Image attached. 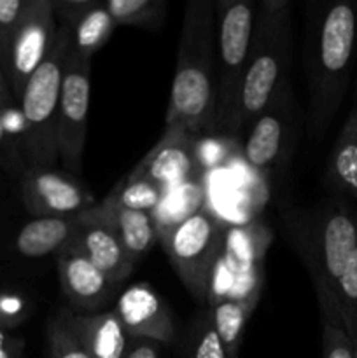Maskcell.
I'll use <instances>...</instances> for the list:
<instances>
[{
  "label": "cell",
  "instance_id": "cell-5",
  "mask_svg": "<svg viewBox=\"0 0 357 358\" xmlns=\"http://www.w3.org/2000/svg\"><path fill=\"white\" fill-rule=\"evenodd\" d=\"M70 51V31L58 24L44 62L31 73L18 101L24 122L21 150L28 168H52L59 159L58 107Z\"/></svg>",
  "mask_w": 357,
  "mask_h": 358
},
{
  "label": "cell",
  "instance_id": "cell-9",
  "mask_svg": "<svg viewBox=\"0 0 357 358\" xmlns=\"http://www.w3.org/2000/svg\"><path fill=\"white\" fill-rule=\"evenodd\" d=\"M91 94V59L70 51L58 107V156L70 173L83 170Z\"/></svg>",
  "mask_w": 357,
  "mask_h": 358
},
{
  "label": "cell",
  "instance_id": "cell-39",
  "mask_svg": "<svg viewBox=\"0 0 357 358\" xmlns=\"http://www.w3.org/2000/svg\"><path fill=\"white\" fill-rule=\"evenodd\" d=\"M0 56H2V51H0Z\"/></svg>",
  "mask_w": 357,
  "mask_h": 358
},
{
  "label": "cell",
  "instance_id": "cell-2",
  "mask_svg": "<svg viewBox=\"0 0 357 358\" xmlns=\"http://www.w3.org/2000/svg\"><path fill=\"white\" fill-rule=\"evenodd\" d=\"M284 226L312 280L321 322L342 325L336 287L357 245V206L345 198L329 196L312 208H289Z\"/></svg>",
  "mask_w": 357,
  "mask_h": 358
},
{
  "label": "cell",
  "instance_id": "cell-15",
  "mask_svg": "<svg viewBox=\"0 0 357 358\" xmlns=\"http://www.w3.org/2000/svg\"><path fill=\"white\" fill-rule=\"evenodd\" d=\"M65 250H74L86 257L114 287L128 280L135 269V262L128 257L118 236L107 226L84 215L79 217V226Z\"/></svg>",
  "mask_w": 357,
  "mask_h": 358
},
{
  "label": "cell",
  "instance_id": "cell-8",
  "mask_svg": "<svg viewBox=\"0 0 357 358\" xmlns=\"http://www.w3.org/2000/svg\"><path fill=\"white\" fill-rule=\"evenodd\" d=\"M298 112L290 80H287L265 110L251 122L244 145L248 166L259 173L286 170L296 147Z\"/></svg>",
  "mask_w": 357,
  "mask_h": 358
},
{
  "label": "cell",
  "instance_id": "cell-3",
  "mask_svg": "<svg viewBox=\"0 0 357 358\" xmlns=\"http://www.w3.org/2000/svg\"><path fill=\"white\" fill-rule=\"evenodd\" d=\"M217 49L212 0H189L184 9L177 66L164 129L200 135L216 129Z\"/></svg>",
  "mask_w": 357,
  "mask_h": 358
},
{
  "label": "cell",
  "instance_id": "cell-29",
  "mask_svg": "<svg viewBox=\"0 0 357 358\" xmlns=\"http://www.w3.org/2000/svg\"><path fill=\"white\" fill-rule=\"evenodd\" d=\"M27 170L28 164L23 152H21L20 143L9 135L6 124H4L2 114H0V171L7 178L20 182V178L23 177Z\"/></svg>",
  "mask_w": 357,
  "mask_h": 358
},
{
  "label": "cell",
  "instance_id": "cell-16",
  "mask_svg": "<svg viewBox=\"0 0 357 358\" xmlns=\"http://www.w3.org/2000/svg\"><path fill=\"white\" fill-rule=\"evenodd\" d=\"M66 327L91 358H125L132 338L114 310L94 315H77L69 308L59 310Z\"/></svg>",
  "mask_w": 357,
  "mask_h": 358
},
{
  "label": "cell",
  "instance_id": "cell-35",
  "mask_svg": "<svg viewBox=\"0 0 357 358\" xmlns=\"http://www.w3.org/2000/svg\"><path fill=\"white\" fill-rule=\"evenodd\" d=\"M14 105H18V101L16 98H14L13 91H10L2 65H0V112L6 110V108L14 107Z\"/></svg>",
  "mask_w": 357,
  "mask_h": 358
},
{
  "label": "cell",
  "instance_id": "cell-23",
  "mask_svg": "<svg viewBox=\"0 0 357 358\" xmlns=\"http://www.w3.org/2000/svg\"><path fill=\"white\" fill-rule=\"evenodd\" d=\"M115 24L158 30L167 17V0H104Z\"/></svg>",
  "mask_w": 357,
  "mask_h": 358
},
{
  "label": "cell",
  "instance_id": "cell-34",
  "mask_svg": "<svg viewBox=\"0 0 357 358\" xmlns=\"http://www.w3.org/2000/svg\"><path fill=\"white\" fill-rule=\"evenodd\" d=\"M0 358H24L23 341L10 336L6 329H0Z\"/></svg>",
  "mask_w": 357,
  "mask_h": 358
},
{
  "label": "cell",
  "instance_id": "cell-32",
  "mask_svg": "<svg viewBox=\"0 0 357 358\" xmlns=\"http://www.w3.org/2000/svg\"><path fill=\"white\" fill-rule=\"evenodd\" d=\"M28 303L21 294L0 292V329L18 327L28 315Z\"/></svg>",
  "mask_w": 357,
  "mask_h": 358
},
{
  "label": "cell",
  "instance_id": "cell-28",
  "mask_svg": "<svg viewBox=\"0 0 357 358\" xmlns=\"http://www.w3.org/2000/svg\"><path fill=\"white\" fill-rule=\"evenodd\" d=\"M46 334H48L49 358H91L74 338L59 311L49 318Z\"/></svg>",
  "mask_w": 357,
  "mask_h": 358
},
{
  "label": "cell",
  "instance_id": "cell-21",
  "mask_svg": "<svg viewBox=\"0 0 357 358\" xmlns=\"http://www.w3.org/2000/svg\"><path fill=\"white\" fill-rule=\"evenodd\" d=\"M262 292L252 294L247 297H224L209 306L210 320L214 329L219 336L220 343L224 345L227 358H238L241 341H244L245 329L248 320L261 299Z\"/></svg>",
  "mask_w": 357,
  "mask_h": 358
},
{
  "label": "cell",
  "instance_id": "cell-11",
  "mask_svg": "<svg viewBox=\"0 0 357 358\" xmlns=\"http://www.w3.org/2000/svg\"><path fill=\"white\" fill-rule=\"evenodd\" d=\"M18 184L21 203L34 217H79L97 205L83 182L52 168H28Z\"/></svg>",
  "mask_w": 357,
  "mask_h": 358
},
{
  "label": "cell",
  "instance_id": "cell-18",
  "mask_svg": "<svg viewBox=\"0 0 357 358\" xmlns=\"http://www.w3.org/2000/svg\"><path fill=\"white\" fill-rule=\"evenodd\" d=\"M322 184L331 192L357 206V108L352 105L326 163Z\"/></svg>",
  "mask_w": 357,
  "mask_h": 358
},
{
  "label": "cell",
  "instance_id": "cell-26",
  "mask_svg": "<svg viewBox=\"0 0 357 358\" xmlns=\"http://www.w3.org/2000/svg\"><path fill=\"white\" fill-rule=\"evenodd\" d=\"M188 358H227L224 345L210 320L209 310L203 311L189 329Z\"/></svg>",
  "mask_w": 357,
  "mask_h": 358
},
{
  "label": "cell",
  "instance_id": "cell-19",
  "mask_svg": "<svg viewBox=\"0 0 357 358\" xmlns=\"http://www.w3.org/2000/svg\"><path fill=\"white\" fill-rule=\"evenodd\" d=\"M79 217H34L16 233L14 248L21 257L27 259H42L48 255L56 257L72 241L79 226Z\"/></svg>",
  "mask_w": 357,
  "mask_h": 358
},
{
  "label": "cell",
  "instance_id": "cell-30",
  "mask_svg": "<svg viewBox=\"0 0 357 358\" xmlns=\"http://www.w3.org/2000/svg\"><path fill=\"white\" fill-rule=\"evenodd\" d=\"M27 0H0V65H6L7 51H9L10 38H13L14 30L20 23L21 13H23Z\"/></svg>",
  "mask_w": 357,
  "mask_h": 358
},
{
  "label": "cell",
  "instance_id": "cell-14",
  "mask_svg": "<svg viewBox=\"0 0 357 358\" xmlns=\"http://www.w3.org/2000/svg\"><path fill=\"white\" fill-rule=\"evenodd\" d=\"M56 269L62 292L69 301V310L77 315L105 311L118 290L100 269L74 250H63L56 255Z\"/></svg>",
  "mask_w": 357,
  "mask_h": 358
},
{
  "label": "cell",
  "instance_id": "cell-36",
  "mask_svg": "<svg viewBox=\"0 0 357 358\" xmlns=\"http://www.w3.org/2000/svg\"><path fill=\"white\" fill-rule=\"evenodd\" d=\"M352 346H354V358H357V336L352 339Z\"/></svg>",
  "mask_w": 357,
  "mask_h": 358
},
{
  "label": "cell",
  "instance_id": "cell-4",
  "mask_svg": "<svg viewBox=\"0 0 357 358\" xmlns=\"http://www.w3.org/2000/svg\"><path fill=\"white\" fill-rule=\"evenodd\" d=\"M293 3L289 0L258 2L251 55L237 101L219 131L233 136L248 128L287 83L293 62Z\"/></svg>",
  "mask_w": 357,
  "mask_h": 358
},
{
  "label": "cell",
  "instance_id": "cell-24",
  "mask_svg": "<svg viewBox=\"0 0 357 358\" xmlns=\"http://www.w3.org/2000/svg\"><path fill=\"white\" fill-rule=\"evenodd\" d=\"M164 198V189L153 184L150 180L135 178L132 175H126L105 199L112 205L122 206L136 212L153 213L161 205Z\"/></svg>",
  "mask_w": 357,
  "mask_h": 358
},
{
  "label": "cell",
  "instance_id": "cell-38",
  "mask_svg": "<svg viewBox=\"0 0 357 358\" xmlns=\"http://www.w3.org/2000/svg\"><path fill=\"white\" fill-rule=\"evenodd\" d=\"M0 198H2V184H0Z\"/></svg>",
  "mask_w": 357,
  "mask_h": 358
},
{
  "label": "cell",
  "instance_id": "cell-10",
  "mask_svg": "<svg viewBox=\"0 0 357 358\" xmlns=\"http://www.w3.org/2000/svg\"><path fill=\"white\" fill-rule=\"evenodd\" d=\"M56 27L52 0H27L4 65V73L16 101H20L31 73L44 62Z\"/></svg>",
  "mask_w": 357,
  "mask_h": 358
},
{
  "label": "cell",
  "instance_id": "cell-12",
  "mask_svg": "<svg viewBox=\"0 0 357 358\" xmlns=\"http://www.w3.org/2000/svg\"><path fill=\"white\" fill-rule=\"evenodd\" d=\"M114 313L132 339H147L158 345H172L175 324L168 304L147 283H135L119 294Z\"/></svg>",
  "mask_w": 357,
  "mask_h": 358
},
{
  "label": "cell",
  "instance_id": "cell-25",
  "mask_svg": "<svg viewBox=\"0 0 357 358\" xmlns=\"http://www.w3.org/2000/svg\"><path fill=\"white\" fill-rule=\"evenodd\" d=\"M336 310L343 331L354 339L357 336V245L336 287Z\"/></svg>",
  "mask_w": 357,
  "mask_h": 358
},
{
  "label": "cell",
  "instance_id": "cell-33",
  "mask_svg": "<svg viewBox=\"0 0 357 358\" xmlns=\"http://www.w3.org/2000/svg\"><path fill=\"white\" fill-rule=\"evenodd\" d=\"M161 345L147 339H132L125 358H160Z\"/></svg>",
  "mask_w": 357,
  "mask_h": 358
},
{
  "label": "cell",
  "instance_id": "cell-6",
  "mask_svg": "<svg viewBox=\"0 0 357 358\" xmlns=\"http://www.w3.org/2000/svg\"><path fill=\"white\" fill-rule=\"evenodd\" d=\"M175 275L189 296L209 304L214 273L220 262L224 245L223 224L210 213L198 210L158 231Z\"/></svg>",
  "mask_w": 357,
  "mask_h": 358
},
{
  "label": "cell",
  "instance_id": "cell-13",
  "mask_svg": "<svg viewBox=\"0 0 357 358\" xmlns=\"http://www.w3.org/2000/svg\"><path fill=\"white\" fill-rule=\"evenodd\" d=\"M198 135L184 129H164L160 142L136 163L128 175L150 180L167 191L189 180L200 170L195 161V142Z\"/></svg>",
  "mask_w": 357,
  "mask_h": 358
},
{
  "label": "cell",
  "instance_id": "cell-20",
  "mask_svg": "<svg viewBox=\"0 0 357 358\" xmlns=\"http://www.w3.org/2000/svg\"><path fill=\"white\" fill-rule=\"evenodd\" d=\"M272 240V231L262 224L252 222L230 227L224 234L220 262L231 269L233 276L262 269V261Z\"/></svg>",
  "mask_w": 357,
  "mask_h": 358
},
{
  "label": "cell",
  "instance_id": "cell-31",
  "mask_svg": "<svg viewBox=\"0 0 357 358\" xmlns=\"http://www.w3.org/2000/svg\"><path fill=\"white\" fill-rule=\"evenodd\" d=\"M322 325V358H354L352 339L342 325L321 322Z\"/></svg>",
  "mask_w": 357,
  "mask_h": 358
},
{
  "label": "cell",
  "instance_id": "cell-17",
  "mask_svg": "<svg viewBox=\"0 0 357 358\" xmlns=\"http://www.w3.org/2000/svg\"><path fill=\"white\" fill-rule=\"evenodd\" d=\"M83 215L107 226L118 236L125 252L135 264L153 248V245L160 238L153 213L122 208V206L112 205L107 199L97 203Z\"/></svg>",
  "mask_w": 357,
  "mask_h": 358
},
{
  "label": "cell",
  "instance_id": "cell-7",
  "mask_svg": "<svg viewBox=\"0 0 357 358\" xmlns=\"http://www.w3.org/2000/svg\"><path fill=\"white\" fill-rule=\"evenodd\" d=\"M258 2L254 0H214L217 49L216 129L230 115L251 55Z\"/></svg>",
  "mask_w": 357,
  "mask_h": 358
},
{
  "label": "cell",
  "instance_id": "cell-22",
  "mask_svg": "<svg viewBox=\"0 0 357 358\" xmlns=\"http://www.w3.org/2000/svg\"><path fill=\"white\" fill-rule=\"evenodd\" d=\"M115 27L118 24L108 14L105 2L91 0V6L84 10L83 16L72 27L66 28L72 38L74 52L80 58L91 59L98 49L107 44Z\"/></svg>",
  "mask_w": 357,
  "mask_h": 358
},
{
  "label": "cell",
  "instance_id": "cell-1",
  "mask_svg": "<svg viewBox=\"0 0 357 358\" xmlns=\"http://www.w3.org/2000/svg\"><path fill=\"white\" fill-rule=\"evenodd\" d=\"M357 59V2L308 3L303 66L308 90L307 129L321 140L349 91Z\"/></svg>",
  "mask_w": 357,
  "mask_h": 358
},
{
  "label": "cell",
  "instance_id": "cell-37",
  "mask_svg": "<svg viewBox=\"0 0 357 358\" xmlns=\"http://www.w3.org/2000/svg\"><path fill=\"white\" fill-rule=\"evenodd\" d=\"M354 105H356L357 108V80H356V94H354Z\"/></svg>",
  "mask_w": 357,
  "mask_h": 358
},
{
  "label": "cell",
  "instance_id": "cell-27",
  "mask_svg": "<svg viewBox=\"0 0 357 358\" xmlns=\"http://www.w3.org/2000/svg\"><path fill=\"white\" fill-rule=\"evenodd\" d=\"M234 140L230 135L198 136L195 142V161L200 170L223 166L234 154Z\"/></svg>",
  "mask_w": 357,
  "mask_h": 358
}]
</instances>
